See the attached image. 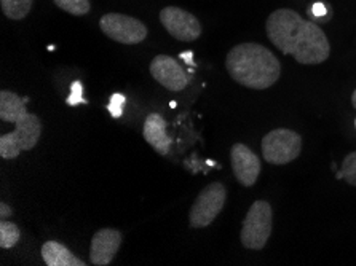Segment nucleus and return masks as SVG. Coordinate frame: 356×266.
I'll return each mask as SVG.
<instances>
[{
    "label": "nucleus",
    "mask_w": 356,
    "mask_h": 266,
    "mask_svg": "<svg viewBox=\"0 0 356 266\" xmlns=\"http://www.w3.org/2000/svg\"><path fill=\"white\" fill-rule=\"evenodd\" d=\"M267 35L280 51L300 64H321L331 53L325 32L294 10L282 8L268 16Z\"/></svg>",
    "instance_id": "obj_1"
},
{
    "label": "nucleus",
    "mask_w": 356,
    "mask_h": 266,
    "mask_svg": "<svg viewBox=\"0 0 356 266\" xmlns=\"http://www.w3.org/2000/svg\"><path fill=\"white\" fill-rule=\"evenodd\" d=\"M181 59H184V61L188 64V66H195V63H193V53L192 51H184L179 54Z\"/></svg>",
    "instance_id": "obj_22"
},
{
    "label": "nucleus",
    "mask_w": 356,
    "mask_h": 266,
    "mask_svg": "<svg viewBox=\"0 0 356 266\" xmlns=\"http://www.w3.org/2000/svg\"><path fill=\"white\" fill-rule=\"evenodd\" d=\"M161 24L176 40L193 42L202 35V24L192 13L177 7H166L160 12Z\"/></svg>",
    "instance_id": "obj_8"
},
{
    "label": "nucleus",
    "mask_w": 356,
    "mask_h": 266,
    "mask_svg": "<svg viewBox=\"0 0 356 266\" xmlns=\"http://www.w3.org/2000/svg\"><path fill=\"white\" fill-rule=\"evenodd\" d=\"M28 101L29 97H19L12 91H2L0 93V118L2 122L16 123L24 115H28L29 112L26 110Z\"/></svg>",
    "instance_id": "obj_14"
},
{
    "label": "nucleus",
    "mask_w": 356,
    "mask_h": 266,
    "mask_svg": "<svg viewBox=\"0 0 356 266\" xmlns=\"http://www.w3.org/2000/svg\"><path fill=\"white\" fill-rule=\"evenodd\" d=\"M21 238V231L18 225L12 224V222H0V247L2 249H12L18 244Z\"/></svg>",
    "instance_id": "obj_16"
},
{
    "label": "nucleus",
    "mask_w": 356,
    "mask_h": 266,
    "mask_svg": "<svg viewBox=\"0 0 356 266\" xmlns=\"http://www.w3.org/2000/svg\"><path fill=\"white\" fill-rule=\"evenodd\" d=\"M69 106H79V104H86V99L83 97V88L80 81H74L71 85V94L67 97Z\"/></svg>",
    "instance_id": "obj_20"
},
{
    "label": "nucleus",
    "mask_w": 356,
    "mask_h": 266,
    "mask_svg": "<svg viewBox=\"0 0 356 266\" xmlns=\"http://www.w3.org/2000/svg\"><path fill=\"white\" fill-rule=\"evenodd\" d=\"M230 77L251 90H267L282 74L277 56L259 43H241L230 50L225 59Z\"/></svg>",
    "instance_id": "obj_2"
},
{
    "label": "nucleus",
    "mask_w": 356,
    "mask_h": 266,
    "mask_svg": "<svg viewBox=\"0 0 356 266\" xmlns=\"http://www.w3.org/2000/svg\"><path fill=\"white\" fill-rule=\"evenodd\" d=\"M125 102H127V97L123 94L120 93L112 94L109 106H107V110L111 112V115L114 118H120L123 115V106H125Z\"/></svg>",
    "instance_id": "obj_19"
},
{
    "label": "nucleus",
    "mask_w": 356,
    "mask_h": 266,
    "mask_svg": "<svg viewBox=\"0 0 356 266\" xmlns=\"http://www.w3.org/2000/svg\"><path fill=\"white\" fill-rule=\"evenodd\" d=\"M101 31L109 37L123 45H138L145 37H147V27L141 21L131 16L120 13L104 15L99 19Z\"/></svg>",
    "instance_id": "obj_7"
},
{
    "label": "nucleus",
    "mask_w": 356,
    "mask_h": 266,
    "mask_svg": "<svg viewBox=\"0 0 356 266\" xmlns=\"http://www.w3.org/2000/svg\"><path fill=\"white\" fill-rule=\"evenodd\" d=\"M42 258L48 266H85L86 263L75 257L61 242L48 241L42 247Z\"/></svg>",
    "instance_id": "obj_13"
},
{
    "label": "nucleus",
    "mask_w": 356,
    "mask_h": 266,
    "mask_svg": "<svg viewBox=\"0 0 356 266\" xmlns=\"http://www.w3.org/2000/svg\"><path fill=\"white\" fill-rule=\"evenodd\" d=\"M55 3L74 16H83L90 12V0H55Z\"/></svg>",
    "instance_id": "obj_17"
},
{
    "label": "nucleus",
    "mask_w": 356,
    "mask_h": 266,
    "mask_svg": "<svg viewBox=\"0 0 356 266\" xmlns=\"http://www.w3.org/2000/svg\"><path fill=\"white\" fill-rule=\"evenodd\" d=\"M355 128H356V120H355Z\"/></svg>",
    "instance_id": "obj_25"
},
{
    "label": "nucleus",
    "mask_w": 356,
    "mask_h": 266,
    "mask_svg": "<svg viewBox=\"0 0 356 266\" xmlns=\"http://www.w3.org/2000/svg\"><path fill=\"white\" fill-rule=\"evenodd\" d=\"M302 138L291 129H273L264 135L262 155L270 165H288L300 155Z\"/></svg>",
    "instance_id": "obj_5"
},
{
    "label": "nucleus",
    "mask_w": 356,
    "mask_h": 266,
    "mask_svg": "<svg viewBox=\"0 0 356 266\" xmlns=\"http://www.w3.org/2000/svg\"><path fill=\"white\" fill-rule=\"evenodd\" d=\"M227 199V190L220 182H214L204 187L193 203L188 215V222L193 228H204L211 225Z\"/></svg>",
    "instance_id": "obj_6"
},
{
    "label": "nucleus",
    "mask_w": 356,
    "mask_h": 266,
    "mask_svg": "<svg viewBox=\"0 0 356 266\" xmlns=\"http://www.w3.org/2000/svg\"><path fill=\"white\" fill-rule=\"evenodd\" d=\"M42 134V123L34 113H28L15 123V131L0 138V156L13 160L21 151L34 149Z\"/></svg>",
    "instance_id": "obj_3"
},
{
    "label": "nucleus",
    "mask_w": 356,
    "mask_h": 266,
    "mask_svg": "<svg viewBox=\"0 0 356 266\" xmlns=\"http://www.w3.org/2000/svg\"><path fill=\"white\" fill-rule=\"evenodd\" d=\"M150 74L152 77L170 91H182L188 85L186 70L179 66L175 58L159 54L150 63Z\"/></svg>",
    "instance_id": "obj_9"
},
{
    "label": "nucleus",
    "mask_w": 356,
    "mask_h": 266,
    "mask_svg": "<svg viewBox=\"0 0 356 266\" xmlns=\"http://www.w3.org/2000/svg\"><path fill=\"white\" fill-rule=\"evenodd\" d=\"M177 104H176V102L175 101H172V102H170V107H172V108H175Z\"/></svg>",
    "instance_id": "obj_24"
},
{
    "label": "nucleus",
    "mask_w": 356,
    "mask_h": 266,
    "mask_svg": "<svg viewBox=\"0 0 356 266\" xmlns=\"http://www.w3.org/2000/svg\"><path fill=\"white\" fill-rule=\"evenodd\" d=\"M232 167L234 174L243 187H252L261 174V160L245 144H235L232 147Z\"/></svg>",
    "instance_id": "obj_10"
},
{
    "label": "nucleus",
    "mask_w": 356,
    "mask_h": 266,
    "mask_svg": "<svg viewBox=\"0 0 356 266\" xmlns=\"http://www.w3.org/2000/svg\"><path fill=\"white\" fill-rule=\"evenodd\" d=\"M352 104H353V107L356 108V90H355V93H353V96H352Z\"/></svg>",
    "instance_id": "obj_23"
},
{
    "label": "nucleus",
    "mask_w": 356,
    "mask_h": 266,
    "mask_svg": "<svg viewBox=\"0 0 356 266\" xmlns=\"http://www.w3.org/2000/svg\"><path fill=\"white\" fill-rule=\"evenodd\" d=\"M0 3L5 16L13 21L26 18L32 8V0H0Z\"/></svg>",
    "instance_id": "obj_15"
},
{
    "label": "nucleus",
    "mask_w": 356,
    "mask_h": 266,
    "mask_svg": "<svg viewBox=\"0 0 356 266\" xmlns=\"http://www.w3.org/2000/svg\"><path fill=\"white\" fill-rule=\"evenodd\" d=\"M337 178H345L350 185L356 187V151L345 156L342 161V169L337 172Z\"/></svg>",
    "instance_id": "obj_18"
},
{
    "label": "nucleus",
    "mask_w": 356,
    "mask_h": 266,
    "mask_svg": "<svg viewBox=\"0 0 356 266\" xmlns=\"http://www.w3.org/2000/svg\"><path fill=\"white\" fill-rule=\"evenodd\" d=\"M122 233L114 228H102L96 231L93 240H91L90 260L96 266H106L112 263L118 249L122 244Z\"/></svg>",
    "instance_id": "obj_11"
},
{
    "label": "nucleus",
    "mask_w": 356,
    "mask_h": 266,
    "mask_svg": "<svg viewBox=\"0 0 356 266\" xmlns=\"http://www.w3.org/2000/svg\"><path fill=\"white\" fill-rule=\"evenodd\" d=\"M12 214H13L12 208H8L5 203H0V217H2V220H5L8 215H12Z\"/></svg>",
    "instance_id": "obj_21"
},
{
    "label": "nucleus",
    "mask_w": 356,
    "mask_h": 266,
    "mask_svg": "<svg viewBox=\"0 0 356 266\" xmlns=\"http://www.w3.org/2000/svg\"><path fill=\"white\" fill-rule=\"evenodd\" d=\"M166 122L160 113H150L144 123V139L160 155H168L172 139L165 131Z\"/></svg>",
    "instance_id": "obj_12"
},
{
    "label": "nucleus",
    "mask_w": 356,
    "mask_h": 266,
    "mask_svg": "<svg viewBox=\"0 0 356 266\" xmlns=\"http://www.w3.org/2000/svg\"><path fill=\"white\" fill-rule=\"evenodd\" d=\"M272 233V208L267 201H256L248 210L241 228V244L251 251H261Z\"/></svg>",
    "instance_id": "obj_4"
}]
</instances>
